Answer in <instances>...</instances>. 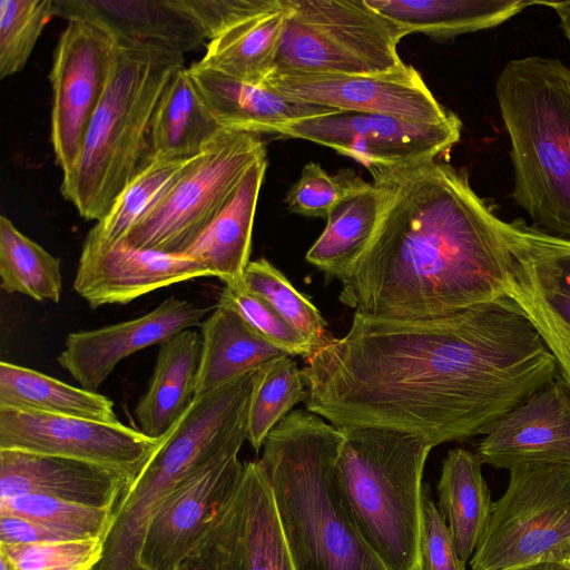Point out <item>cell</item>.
<instances>
[{
  "label": "cell",
  "mask_w": 570,
  "mask_h": 570,
  "mask_svg": "<svg viewBox=\"0 0 570 570\" xmlns=\"http://www.w3.org/2000/svg\"><path fill=\"white\" fill-rule=\"evenodd\" d=\"M263 85L287 99L340 111L390 115L424 124H441L455 117L441 106L410 65L380 75L273 71Z\"/></svg>",
  "instance_id": "cell-15"
},
{
  "label": "cell",
  "mask_w": 570,
  "mask_h": 570,
  "mask_svg": "<svg viewBox=\"0 0 570 570\" xmlns=\"http://www.w3.org/2000/svg\"><path fill=\"white\" fill-rule=\"evenodd\" d=\"M307 394L302 370L291 355H283L256 371L247 416V441L256 452L293 406L306 401Z\"/></svg>",
  "instance_id": "cell-34"
},
{
  "label": "cell",
  "mask_w": 570,
  "mask_h": 570,
  "mask_svg": "<svg viewBox=\"0 0 570 570\" xmlns=\"http://www.w3.org/2000/svg\"><path fill=\"white\" fill-rule=\"evenodd\" d=\"M131 479L94 463L19 450H0V500L39 494L116 509Z\"/></svg>",
  "instance_id": "cell-20"
},
{
  "label": "cell",
  "mask_w": 570,
  "mask_h": 570,
  "mask_svg": "<svg viewBox=\"0 0 570 570\" xmlns=\"http://www.w3.org/2000/svg\"><path fill=\"white\" fill-rule=\"evenodd\" d=\"M508 570H570V559L561 554Z\"/></svg>",
  "instance_id": "cell-44"
},
{
  "label": "cell",
  "mask_w": 570,
  "mask_h": 570,
  "mask_svg": "<svg viewBox=\"0 0 570 570\" xmlns=\"http://www.w3.org/2000/svg\"><path fill=\"white\" fill-rule=\"evenodd\" d=\"M190 159H149L119 194L105 217L92 226L83 245L109 247L124 242L166 195Z\"/></svg>",
  "instance_id": "cell-32"
},
{
  "label": "cell",
  "mask_w": 570,
  "mask_h": 570,
  "mask_svg": "<svg viewBox=\"0 0 570 570\" xmlns=\"http://www.w3.org/2000/svg\"><path fill=\"white\" fill-rule=\"evenodd\" d=\"M0 513L30 519L75 540H106L115 520V509L90 507L39 494L1 499Z\"/></svg>",
  "instance_id": "cell-36"
},
{
  "label": "cell",
  "mask_w": 570,
  "mask_h": 570,
  "mask_svg": "<svg viewBox=\"0 0 570 570\" xmlns=\"http://www.w3.org/2000/svg\"><path fill=\"white\" fill-rule=\"evenodd\" d=\"M509 472L470 559L472 570H508L570 547V465L523 464Z\"/></svg>",
  "instance_id": "cell-9"
},
{
  "label": "cell",
  "mask_w": 570,
  "mask_h": 570,
  "mask_svg": "<svg viewBox=\"0 0 570 570\" xmlns=\"http://www.w3.org/2000/svg\"><path fill=\"white\" fill-rule=\"evenodd\" d=\"M505 294L533 325L570 389V239L523 219L507 222Z\"/></svg>",
  "instance_id": "cell-12"
},
{
  "label": "cell",
  "mask_w": 570,
  "mask_h": 570,
  "mask_svg": "<svg viewBox=\"0 0 570 570\" xmlns=\"http://www.w3.org/2000/svg\"><path fill=\"white\" fill-rule=\"evenodd\" d=\"M243 283L252 293L266 301L307 343L312 354L331 335L317 307L299 293L288 278L266 258L249 262Z\"/></svg>",
  "instance_id": "cell-35"
},
{
  "label": "cell",
  "mask_w": 570,
  "mask_h": 570,
  "mask_svg": "<svg viewBox=\"0 0 570 570\" xmlns=\"http://www.w3.org/2000/svg\"><path fill=\"white\" fill-rule=\"evenodd\" d=\"M106 92L89 124L72 179L62 196L81 217L99 222L148 163L155 109L168 82L184 67L169 48L119 42Z\"/></svg>",
  "instance_id": "cell-5"
},
{
  "label": "cell",
  "mask_w": 570,
  "mask_h": 570,
  "mask_svg": "<svg viewBox=\"0 0 570 570\" xmlns=\"http://www.w3.org/2000/svg\"><path fill=\"white\" fill-rule=\"evenodd\" d=\"M0 277L7 293L58 303L62 292L60 259L0 217Z\"/></svg>",
  "instance_id": "cell-33"
},
{
  "label": "cell",
  "mask_w": 570,
  "mask_h": 570,
  "mask_svg": "<svg viewBox=\"0 0 570 570\" xmlns=\"http://www.w3.org/2000/svg\"><path fill=\"white\" fill-rule=\"evenodd\" d=\"M537 3L549 6L557 12L560 20V27L570 43V1Z\"/></svg>",
  "instance_id": "cell-45"
},
{
  "label": "cell",
  "mask_w": 570,
  "mask_h": 570,
  "mask_svg": "<svg viewBox=\"0 0 570 570\" xmlns=\"http://www.w3.org/2000/svg\"><path fill=\"white\" fill-rule=\"evenodd\" d=\"M382 206L380 188L366 181L331 210L323 233L306 253V261L327 276L341 279L371 242Z\"/></svg>",
  "instance_id": "cell-30"
},
{
  "label": "cell",
  "mask_w": 570,
  "mask_h": 570,
  "mask_svg": "<svg viewBox=\"0 0 570 570\" xmlns=\"http://www.w3.org/2000/svg\"><path fill=\"white\" fill-rule=\"evenodd\" d=\"M266 156L259 135L222 130L191 158L126 244L181 255L226 206L247 169Z\"/></svg>",
  "instance_id": "cell-8"
},
{
  "label": "cell",
  "mask_w": 570,
  "mask_h": 570,
  "mask_svg": "<svg viewBox=\"0 0 570 570\" xmlns=\"http://www.w3.org/2000/svg\"><path fill=\"white\" fill-rule=\"evenodd\" d=\"M335 474L360 533L387 570H416L423 470L433 445L382 428H338Z\"/></svg>",
  "instance_id": "cell-6"
},
{
  "label": "cell",
  "mask_w": 570,
  "mask_h": 570,
  "mask_svg": "<svg viewBox=\"0 0 570 570\" xmlns=\"http://www.w3.org/2000/svg\"><path fill=\"white\" fill-rule=\"evenodd\" d=\"M0 570H17L12 558L0 548Z\"/></svg>",
  "instance_id": "cell-46"
},
{
  "label": "cell",
  "mask_w": 570,
  "mask_h": 570,
  "mask_svg": "<svg viewBox=\"0 0 570 570\" xmlns=\"http://www.w3.org/2000/svg\"><path fill=\"white\" fill-rule=\"evenodd\" d=\"M383 198L367 247L340 279V299L376 318H430L507 297V222L464 170L435 159L368 168Z\"/></svg>",
  "instance_id": "cell-2"
},
{
  "label": "cell",
  "mask_w": 570,
  "mask_h": 570,
  "mask_svg": "<svg viewBox=\"0 0 570 570\" xmlns=\"http://www.w3.org/2000/svg\"><path fill=\"white\" fill-rule=\"evenodd\" d=\"M119 43L101 24L70 18L53 51L50 138L61 186L73 177L89 124L109 85Z\"/></svg>",
  "instance_id": "cell-10"
},
{
  "label": "cell",
  "mask_w": 570,
  "mask_h": 570,
  "mask_svg": "<svg viewBox=\"0 0 570 570\" xmlns=\"http://www.w3.org/2000/svg\"><path fill=\"white\" fill-rule=\"evenodd\" d=\"M177 570H296L259 460L240 480Z\"/></svg>",
  "instance_id": "cell-11"
},
{
  "label": "cell",
  "mask_w": 570,
  "mask_h": 570,
  "mask_svg": "<svg viewBox=\"0 0 570 570\" xmlns=\"http://www.w3.org/2000/svg\"><path fill=\"white\" fill-rule=\"evenodd\" d=\"M208 312V307L169 296L139 317L69 333L57 361L81 387L97 392L120 361L199 325Z\"/></svg>",
  "instance_id": "cell-18"
},
{
  "label": "cell",
  "mask_w": 570,
  "mask_h": 570,
  "mask_svg": "<svg viewBox=\"0 0 570 570\" xmlns=\"http://www.w3.org/2000/svg\"><path fill=\"white\" fill-rule=\"evenodd\" d=\"M416 570H465L450 529L423 483Z\"/></svg>",
  "instance_id": "cell-42"
},
{
  "label": "cell",
  "mask_w": 570,
  "mask_h": 570,
  "mask_svg": "<svg viewBox=\"0 0 570 570\" xmlns=\"http://www.w3.org/2000/svg\"><path fill=\"white\" fill-rule=\"evenodd\" d=\"M365 183L353 170H341L336 175H330L320 164L311 161L303 167L298 180L287 193L285 203L292 213L327 218L342 199Z\"/></svg>",
  "instance_id": "cell-39"
},
{
  "label": "cell",
  "mask_w": 570,
  "mask_h": 570,
  "mask_svg": "<svg viewBox=\"0 0 570 570\" xmlns=\"http://www.w3.org/2000/svg\"><path fill=\"white\" fill-rule=\"evenodd\" d=\"M266 168L265 156L247 169L226 206L181 254L225 284L242 282L249 263L255 212Z\"/></svg>",
  "instance_id": "cell-23"
},
{
  "label": "cell",
  "mask_w": 570,
  "mask_h": 570,
  "mask_svg": "<svg viewBox=\"0 0 570 570\" xmlns=\"http://www.w3.org/2000/svg\"><path fill=\"white\" fill-rule=\"evenodd\" d=\"M53 17V0L0 1L1 79L26 66L42 30Z\"/></svg>",
  "instance_id": "cell-37"
},
{
  "label": "cell",
  "mask_w": 570,
  "mask_h": 570,
  "mask_svg": "<svg viewBox=\"0 0 570 570\" xmlns=\"http://www.w3.org/2000/svg\"><path fill=\"white\" fill-rule=\"evenodd\" d=\"M483 435L475 453L495 469L570 465V389L558 375L493 422Z\"/></svg>",
  "instance_id": "cell-17"
},
{
  "label": "cell",
  "mask_w": 570,
  "mask_h": 570,
  "mask_svg": "<svg viewBox=\"0 0 570 570\" xmlns=\"http://www.w3.org/2000/svg\"><path fill=\"white\" fill-rule=\"evenodd\" d=\"M288 9L282 7L252 18L208 41L196 63L230 78L262 85L274 71Z\"/></svg>",
  "instance_id": "cell-31"
},
{
  "label": "cell",
  "mask_w": 570,
  "mask_h": 570,
  "mask_svg": "<svg viewBox=\"0 0 570 570\" xmlns=\"http://www.w3.org/2000/svg\"><path fill=\"white\" fill-rule=\"evenodd\" d=\"M161 439L150 438L121 422L104 423L0 407V450L94 463L131 480L140 473Z\"/></svg>",
  "instance_id": "cell-14"
},
{
  "label": "cell",
  "mask_w": 570,
  "mask_h": 570,
  "mask_svg": "<svg viewBox=\"0 0 570 570\" xmlns=\"http://www.w3.org/2000/svg\"><path fill=\"white\" fill-rule=\"evenodd\" d=\"M342 441L338 428L296 410L264 442L259 462L296 570H387L343 502L335 474Z\"/></svg>",
  "instance_id": "cell-3"
},
{
  "label": "cell",
  "mask_w": 570,
  "mask_h": 570,
  "mask_svg": "<svg viewBox=\"0 0 570 570\" xmlns=\"http://www.w3.org/2000/svg\"><path fill=\"white\" fill-rule=\"evenodd\" d=\"M244 463L222 458L187 479L159 507L139 554L142 570H177L235 491Z\"/></svg>",
  "instance_id": "cell-16"
},
{
  "label": "cell",
  "mask_w": 570,
  "mask_h": 570,
  "mask_svg": "<svg viewBox=\"0 0 570 570\" xmlns=\"http://www.w3.org/2000/svg\"><path fill=\"white\" fill-rule=\"evenodd\" d=\"M567 556L569 559H570V547H568L564 551H562L561 553L557 554V556ZM556 557V556H554Z\"/></svg>",
  "instance_id": "cell-47"
},
{
  "label": "cell",
  "mask_w": 570,
  "mask_h": 570,
  "mask_svg": "<svg viewBox=\"0 0 570 570\" xmlns=\"http://www.w3.org/2000/svg\"><path fill=\"white\" fill-rule=\"evenodd\" d=\"M482 464L476 453L461 448L449 451L436 488L439 510L464 563L480 542L493 505Z\"/></svg>",
  "instance_id": "cell-27"
},
{
  "label": "cell",
  "mask_w": 570,
  "mask_h": 570,
  "mask_svg": "<svg viewBox=\"0 0 570 570\" xmlns=\"http://www.w3.org/2000/svg\"><path fill=\"white\" fill-rule=\"evenodd\" d=\"M104 547V538L32 544L0 543L17 570H95L102 558Z\"/></svg>",
  "instance_id": "cell-40"
},
{
  "label": "cell",
  "mask_w": 570,
  "mask_h": 570,
  "mask_svg": "<svg viewBox=\"0 0 570 570\" xmlns=\"http://www.w3.org/2000/svg\"><path fill=\"white\" fill-rule=\"evenodd\" d=\"M208 41L234 27L282 7V0H175Z\"/></svg>",
  "instance_id": "cell-41"
},
{
  "label": "cell",
  "mask_w": 570,
  "mask_h": 570,
  "mask_svg": "<svg viewBox=\"0 0 570 570\" xmlns=\"http://www.w3.org/2000/svg\"><path fill=\"white\" fill-rule=\"evenodd\" d=\"M276 72L380 75L403 69L407 32L366 0H284Z\"/></svg>",
  "instance_id": "cell-7"
},
{
  "label": "cell",
  "mask_w": 570,
  "mask_h": 570,
  "mask_svg": "<svg viewBox=\"0 0 570 570\" xmlns=\"http://www.w3.org/2000/svg\"><path fill=\"white\" fill-rule=\"evenodd\" d=\"M218 304L237 312L255 332L286 354L305 360L312 355L304 338L266 301L248 291L243 281L225 284Z\"/></svg>",
  "instance_id": "cell-38"
},
{
  "label": "cell",
  "mask_w": 570,
  "mask_h": 570,
  "mask_svg": "<svg viewBox=\"0 0 570 570\" xmlns=\"http://www.w3.org/2000/svg\"><path fill=\"white\" fill-rule=\"evenodd\" d=\"M200 352L202 337L194 330L159 345L148 387L135 407L142 433L161 438L185 413L195 396Z\"/></svg>",
  "instance_id": "cell-25"
},
{
  "label": "cell",
  "mask_w": 570,
  "mask_h": 570,
  "mask_svg": "<svg viewBox=\"0 0 570 570\" xmlns=\"http://www.w3.org/2000/svg\"><path fill=\"white\" fill-rule=\"evenodd\" d=\"M210 273L196 261L176 254L132 247L82 246L73 288L90 307L127 304L142 295Z\"/></svg>",
  "instance_id": "cell-19"
},
{
  "label": "cell",
  "mask_w": 570,
  "mask_h": 570,
  "mask_svg": "<svg viewBox=\"0 0 570 570\" xmlns=\"http://www.w3.org/2000/svg\"><path fill=\"white\" fill-rule=\"evenodd\" d=\"M75 540L30 519L11 513H0L1 544H32Z\"/></svg>",
  "instance_id": "cell-43"
},
{
  "label": "cell",
  "mask_w": 570,
  "mask_h": 570,
  "mask_svg": "<svg viewBox=\"0 0 570 570\" xmlns=\"http://www.w3.org/2000/svg\"><path fill=\"white\" fill-rule=\"evenodd\" d=\"M188 70L223 129L276 134L286 124L340 110L287 99L194 62Z\"/></svg>",
  "instance_id": "cell-22"
},
{
  "label": "cell",
  "mask_w": 570,
  "mask_h": 570,
  "mask_svg": "<svg viewBox=\"0 0 570 570\" xmlns=\"http://www.w3.org/2000/svg\"><path fill=\"white\" fill-rule=\"evenodd\" d=\"M404 29L450 38L501 24L535 1L523 0H366Z\"/></svg>",
  "instance_id": "cell-28"
},
{
  "label": "cell",
  "mask_w": 570,
  "mask_h": 570,
  "mask_svg": "<svg viewBox=\"0 0 570 570\" xmlns=\"http://www.w3.org/2000/svg\"><path fill=\"white\" fill-rule=\"evenodd\" d=\"M302 374L306 410L336 428L401 431L434 448L484 434L558 370L530 321L501 297L430 318L354 313Z\"/></svg>",
  "instance_id": "cell-1"
},
{
  "label": "cell",
  "mask_w": 570,
  "mask_h": 570,
  "mask_svg": "<svg viewBox=\"0 0 570 570\" xmlns=\"http://www.w3.org/2000/svg\"><path fill=\"white\" fill-rule=\"evenodd\" d=\"M195 396L218 390L288 355L255 332L234 309L217 304L200 323Z\"/></svg>",
  "instance_id": "cell-24"
},
{
  "label": "cell",
  "mask_w": 570,
  "mask_h": 570,
  "mask_svg": "<svg viewBox=\"0 0 570 570\" xmlns=\"http://www.w3.org/2000/svg\"><path fill=\"white\" fill-rule=\"evenodd\" d=\"M222 130L209 105L185 66L176 71L155 109L149 159H190Z\"/></svg>",
  "instance_id": "cell-26"
},
{
  "label": "cell",
  "mask_w": 570,
  "mask_h": 570,
  "mask_svg": "<svg viewBox=\"0 0 570 570\" xmlns=\"http://www.w3.org/2000/svg\"><path fill=\"white\" fill-rule=\"evenodd\" d=\"M114 402L36 370L0 363V407L118 423Z\"/></svg>",
  "instance_id": "cell-29"
},
{
  "label": "cell",
  "mask_w": 570,
  "mask_h": 570,
  "mask_svg": "<svg viewBox=\"0 0 570 570\" xmlns=\"http://www.w3.org/2000/svg\"><path fill=\"white\" fill-rule=\"evenodd\" d=\"M461 127L458 116L424 124L390 115L338 111L291 121L276 134L330 147L368 169L433 160L459 141Z\"/></svg>",
  "instance_id": "cell-13"
},
{
  "label": "cell",
  "mask_w": 570,
  "mask_h": 570,
  "mask_svg": "<svg viewBox=\"0 0 570 570\" xmlns=\"http://www.w3.org/2000/svg\"><path fill=\"white\" fill-rule=\"evenodd\" d=\"M53 1L56 17L95 21L119 42L157 45L184 55L207 40L175 0Z\"/></svg>",
  "instance_id": "cell-21"
},
{
  "label": "cell",
  "mask_w": 570,
  "mask_h": 570,
  "mask_svg": "<svg viewBox=\"0 0 570 570\" xmlns=\"http://www.w3.org/2000/svg\"><path fill=\"white\" fill-rule=\"evenodd\" d=\"M495 96L510 138L512 198L532 226L570 239V69L540 56L510 60Z\"/></svg>",
  "instance_id": "cell-4"
}]
</instances>
